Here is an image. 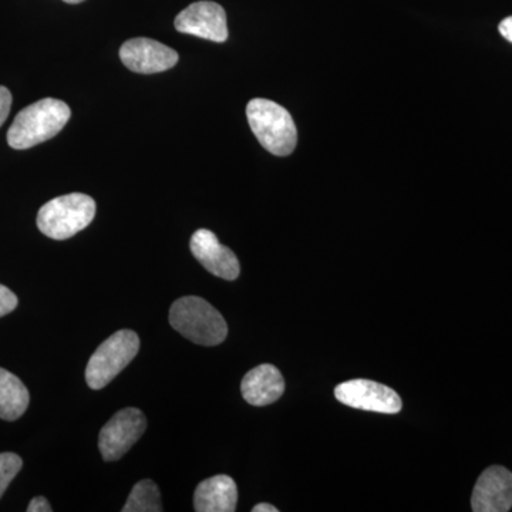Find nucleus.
Wrapping results in <instances>:
<instances>
[{
	"instance_id": "f257e3e1",
	"label": "nucleus",
	"mask_w": 512,
	"mask_h": 512,
	"mask_svg": "<svg viewBox=\"0 0 512 512\" xmlns=\"http://www.w3.org/2000/svg\"><path fill=\"white\" fill-rule=\"evenodd\" d=\"M72 111L62 100L43 99L20 111L8 131V144L26 150L56 137L69 123Z\"/></svg>"
},
{
	"instance_id": "f03ea898",
	"label": "nucleus",
	"mask_w": 512,
	"mask_h": 512,
	"mask_svg": "<svg viewBox=\"0 0 512 512\" xmlns=\"http://www.w3.org/2000/svg\"><path fill=\"white\" fill-rule=\"evenodd\" d=\"M168 319L178 333L197 345H221L228 336V325L221 313L198 296L177 299Z\"/></svg>"
},
{
	"instance_id": "7ed1b4c3",
	"label": "nucleus",
	"mask_w": 512,
	"mask_h": 512,
	"mask_svg": "<svg viewBox=\"0 0 512 512\" xmlns=\"http://www.w3.org/2000/svg\"><path fill=\"white\" fill-rule=\"evenodd\" d=\"M247 117L252 133L266 151L278 157L292 154L298 144V130L288 110L271 100L254 99L248 103Z\"/></svg>"
},
{
	"instance_id": "20e7f679",
	"label": "nucleus",
	"mask_w": 512,
	"mask_h": 512,
	"mask_svg": "<svg viewBox=\"0 0 512 512\" xmlns=\"http://www.w3.org/2000/svg\"><path fill=\"white\" fill-rule=\"evenodd\" d=\"M96 217V201L73 192L50 200L37 212V228L46 237L64 241L89 227Z\"/></svg>"
},
{
	"instance_id": "39448f33",
	"label": "nucleus",
	"mask_w": 512,
	"mask_h": 512,
	"mask_svg": "<svg viewBox=\"0 0 512 512\" xmlns=\"http://www.w3.org/2000/svg\"><path fill=\"white\" fill-rule=\"evenodd\" d=\"M138 350L140 339L133 330L123 329L111 335L101 343L87 363V386L93 390L106 387L136 359Z\"/></svg>"
},
{
	"instance_id": "423d86ee",
	"label": "nucleus",
	"mask_w": 512,
	"mask_h": 512,
	"mask_svg": "<svg viewBox=\"0 0 512 512\" xmlns=\"http://www.w3.org/2000/svg\"><path fill=\"white\" fill-rule=\"evenodd\" d=\"M147 430V419L136 407L114 414L100 431L99 448L106 461L120 460Z\"/></svg>"
},
{
	"instance_id": "0eeeda50",
	"label": "nucleus",
	"mask_w": 512,
	"mask_h": 512,
	"mask_svg": "<svg viewBox=\"0 0 512 512\" xmlns=\"http://www.w3.org/2000/svg\"><path fill=\"white\" fill-rule=\"evenodd\" d=\"M335 396L345 406L365 412L396 414L403 407L399 393L373 380L356 379L339 384Z\"/></svg>"
},
{
	"instance_id": "6e6552de",
	"label": "nucleus",
	"mask_w": 512,
	"mask_h": 512,
	"mask_svg": "<svg viewBox=\"0 0 512 512\" xmlns=\"http://www.w3.org/2000/svg\"><path fill=\"white\" fill-rule=\"evenodd\" d=\"M177 32L215 43L228 39L227 13L218 3L201 0L181 10L174 20Z\"/></svg>"
},
{
	"instance_id": "1a4fd4ad",
	"label": "nucleus",
	"mask_w": 512,
	"mask_h": 512,
	"mask_svg": "<svg viewBox=\"0 0 512 512\" xmlns=\"http://www.w3.org/2000/svg\"><path fill=\"white\" fill-rule=\"evenodd\" d=\"M120 59L131 72L154 74L173 69L178 63V53L157 40L136 37L121 46Z\"/></svg>"
},
{
	"instance_id": "9d476101",
	"label": "nucleus",
	"mask_w": 512,
	"mask_h": 512,
	"mask_svg": "<svg viewBox=\"0 0 512 512\" xmlns=\"http://www.w3.org/2000/svg\"><path fill=\"white\" fill-rule=\"evenodd\" d=\"M190 248L195 259L212 275L225 281H235L241 274L237 255L222 245L210 229H198L192 234Z\"/></svg>"
},
{
	"instance_id": "9b49d317",
	"label": "nucleus",
	"mask_w": 512,
	"mask_h": 512,
	"mask_svg": "<svg viewBox=\"0 0 512 512\" xmlns=\"http://www.w3.org/2000/svg\"><path fill=\"white\" fill-rule=\"evenodd\" d=\"M474 512H507L512 508V473L503 466L485 468L471 497Z\"/></svg>"
},
{
	"instance_id": "f8f14e48",
	"label": "nucleus",
	"mask_w": 512,
	"mask_h": 512,
	"mask_svg": "<svg viewBox=\"0 0 512 512\" xmlns=\"http://www.w3.org/2000/svg\"><path fill=\"white\" fill-rule=\"evenodd\" d=\"M284 392V376L275 366L268 363L249 370L242 379V397L251 406L264 407L278 402Z\"/></svg>"
},
{
	"instance_id": "ddd939ff",
	"label": "nucleus",
	"mask_w": 512,
	"mask_h": 512,
	"mask_svg": "<svg viewBox=\"0 0 512 512\" xmlns=\"http://www.w3.org/2000/svg\"><path fill=\"white\" fill-rule=\"evenodd\" d=\"M237 504V484L224 474L207 478L195 490L194 510L197 512H234Z\"/></svg>"
},
{
	"instance_id": "4468645a",
	"label": "nucleus",
	"mask_w": 512,
	"mask_h": 512,
	"mask_svg": "<svg viewBox=\"0 0 512 512\" xmlns=\"http://www.w3.org/2000/svg\"><path fill=\"white\" fill-rule=\"evenodd\" d=\"M30 394L22 380L0 367V419L15 421L28 410Z\"/></svg>"
},
{
	"instance_id": "2eb2a0df",
	"label": "nucleus",
	"mask_w": 512,
	"mask_h": 512,
	"mask_svg": "<svg viewBox=\"0 0 512 512\" xmlns=\"http://www.w3.org/2000/svg\"><path fill=\"white\" fill-rule=\"evenodd\" d=\"M123 512H161L160 490L157 484L151 480H141L134 485L127 503L124 504Z\"/></svg>"
},
{
	"instance_id": "dca6fc26",
	"label": "nucleus",
	"mask_w": 512,
	"mask_h": 512,
	"mask_svg": "<svg viewBox=\"0 0 512 512\" xmlns=\"http://www.w3.org/2000/svg\"><path fill=\"white\" fill-rule=\"evenodd\" d=\"M22 458L15 453H0V498L8 490L13 478L22 470Z\"/></svg>"
},
{
	"instance_id": "f3484780",
	"label": "nucleus",
	"mask_w": 512,
	"mask_h": 512,
	"mask_svg": "<svg viewBox=\"0 0 512 512\" xmlns=\"http://www.w3.org/2000/svg\"><path fill=\"white\" fill-rule=\"evenodd\" d=\"M18 296L6 286L0 285V318L18 308Z\"/></svg>"
},
{
	"instance_id": "a211bd4d",
	"label": "nucleus",
	"mask_w": 512,
	"mask_h": 512,
	"mask_svg": "<svg viewBox=\"0 0 512 512\" xmlns=\"http://www.w3.org/2000/svg\"><path fill=\"white\" fill-rule=\"evenodd\" d=\"M10 107H12V94L6 87L0 86V127L8 119Z\"/></svg>"
},
{
	"instance_id": "6ab92c4d",
	"label": "nucleus",
	"mask_w": 512,
	"mask_h": 512,
	"mask_svg": "<svg viewBox=\"0 0 512 512\" xmlns=\"http://www.w3.org/2000/svg\"><path fill=\"white\" fill-rule=\"evenodd\" d=\"M53 511L52 505L45 497H36L30 501L28 512H50Z\"/></svg>"
},
{
	"instance_id": "aec40b11",
	"label": "nucleus",
	"mask_w": 512,
	"mask_h": 512,
	"mask_svg": "<svg viewBox=\"0 0 512 512\" xmlns=\"http://www.w3.org/2000/svg\"><path fill=\"white\" fill-rule=\"evenodd\" d=\"M498 30H500L505 40L512 43V16L504 19L503 22L500 23V26H498Z\"/></svg>"
},
{
	"instance_id": "412c9836",
	"label": "nucleus",
	"mask_w": 512,
	"mask_h": 512,
	"mask_svg": "<svg viewBox=\"0 0 512 512\" xmlns=\"http://www.w3.org/2000/svg\"><path fill=\"white\" fill-rule=\"evenodd\" d=\"M252 512H278V508L271 504H258L252 508Z\"/></svg>"
},
{
	"instance_id": "4be33fe9",
	"label": "nucleus",
	"mask_w": 512,
	"mask_h": 512,
	"mask_svg": "<svg viewBox=\"0 0 512 512\" xmlns=\"http://www.w3.org/2000/svg\"><path fill=\"white\" fill-rule=\"evenodd\" d=\"M63 2L70 3V5H77V3H82L84 0H63Z\"/></svg>"
}]
</instances>
